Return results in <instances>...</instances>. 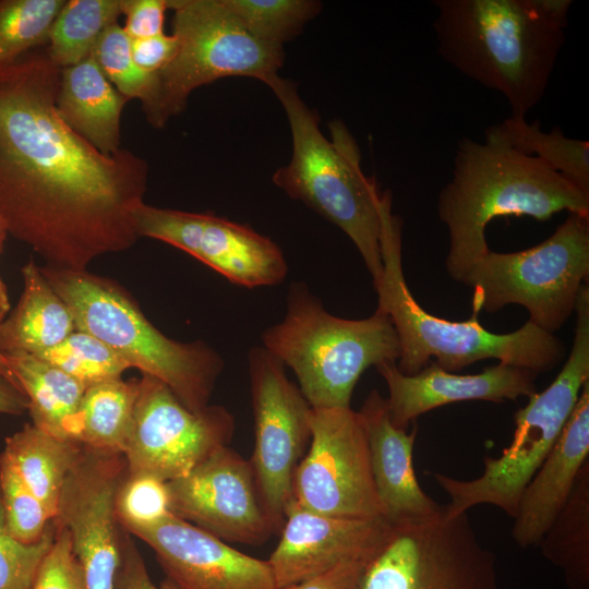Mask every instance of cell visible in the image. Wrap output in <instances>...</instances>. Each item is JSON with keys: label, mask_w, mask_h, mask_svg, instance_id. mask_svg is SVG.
I'll list each match as a JSON object with an SVG mask.
<instances>
[{"label": "cell", "mask_w": 589, "mask_h": 589, "mask_svg": "<svg viewBox=\"0 0 589 589\" xmlns=\"http://www.w3.org/2000/svg\"><path fill=\"white\" fill-rule=\"evenodd\" d=\"M60 74L45 48L0 67V215L46 266L84 271L139 239L148 165L127 148L100 153L62 121Z\"/></svg>", "instance_id": "cell-1"}, {"label": "cell", "mask_w": 589, "mask_h": 589, "mask_svg": "<svg viewBox=\"0 0 589 589\" xmlns=\"http://www.w3.org/2000/svg\"><path fill=\"white\" fill-rule=\"evenodd\" d=\"M570 0H434L437 53L500 93L510 117L542 99L565 40Z\"/></svg>", "instance_id": "cell-2"}, {"label": "cell", "mask_w": 589, "mask_h": 589, "mask_svg": "<svg viewBox=\"0 0 589 589\" xmlns=\"http://www.w3.org/2000/svg\"><path fill=\"white\" fill-rule=\"evenodd\" d=\"M589 216V196L539 158L494 142H458L450 180L441 190L437 214L449 235L448 275L461 281L490 249L494 218L528 216L543 221L558 212Z\"/></svg>", "instance_id": "cell-3"}, {"label": "cell", "mask_w": 589, "mask_h": 589, "mask_svg": "<svg viewBox=\"0 0 589 589\" xmlns=\"http://www.w3.org/2000/svg\"><path fill=\"white\" fill-rule=\"evenodd\" d=\"M381 257L383 271L373 284L377 309L385 312L398 337L397 369L413 375L431 361L448 372L459 371L484 359L527 369L536 374L553 370L564 358L563 341L531 322L507 334H495L478 321H449L429 313L412 296L401 261V219L393 213L389 191L381 194Z\"/></svg>", "instance_id": "cell-4"}, {"label": "cell", "mask_w": 589, "mask_h": 589, "mask_svg": "<svg viewBox=\"0 0 589 589\" xmlns=\"http://www.w3.org/2000/svg\"><path fill=\"white\" fill-rule=\"evenodd\" d=\"M267 86L284 107L292 141L289 163L274 172L272 181L341 229L376 283L383 271L381 192L361 169L354 139L344 123L334 121L328 140L320 130L316 112L301 99L293 82L277 75Z\"/></svg>", "instance_id": "cell-5"}, {"label": "cell", "mask_w": 589, "mask_h": 589, "mask_svg": "<svg viewBox=\"0 0 589 589\" xmlns=\"http://www.w3.org/2000/svg\"><path fill=\"white\" fill-rule=\"evenodd\" d=\"M69 306L77 330L119 353L142 374L166 384L192 411L208 406L224 370L221 356L202 340L181 342L164 335L115 281L84 271L40 267Z\"/></svg>", "instance_id": "cell-6"}, {"label": "cell", "mask_w": 589, "mask_h": 589, "mask_svg": "<svg viewBox=\"0 0 589 589\" xmlns=\"http://www.w3.org/2000/svg\"><path fill=\"white\" fill-rule=\"evenodd\" d=\"M262 346L293 371L311 408L350 407L361 374L400 354L385 312L376 308L361 320L335 316L303 283L289 287L286 314L263 332Z\"/></svg>", "instance_id": "cell-7"}, {"label": "cell", "mask_w": 589, "mask_h": 589, "mask_svg": "<svg viewBox=\"0 0 589 589\" xmlns=\"http://www.w3.org/2000/svg\"><path fill=\"white\" fill-rule=\"evenodd\" d=\"M574 311L575 334L567 361L554 381L514 414L510 445L496 458L486 456L483 473L476 479L431 472L449 496L445 515L454 517L480 504L496 506L513 518L517 515L527 484L557 441L589 380V300L578 299Z\"/></svg>", "instance_id": "cell-8"}, {"label": "cell", "mask_w": 589, "mask_h": 589, "mask_svg": "<svg viewBox=\"0 0 589 589\" xmlns=\"http://www.w3.org/2000/svg\"><path fill=\"white\" fill-rule=\"evenodd\" d=\"M589 277V216L568 213L541 243L517 252L489 250L460 283L473 289L472 311L519 304L529 322L554 334L574 312Z\"/></svg>", "instance_id": "cell-9"}, {"label": "cell", "mask_w": 589, "mask_h": 589, "mask_svg": "<svg viewBox=\"0 0 589 589\" xmlns=\"http://www.w3.org/2000/svg\"><path fill=\"white\" fill-rule=\"evenodd\" d=\"M177 40L170 62L157 73L154 98L143 111L153 128L161 129L182 112L191 93L229 76L267 83L278 75L283 46L254 38L221 0H169Z\"/></svg>", "instance_id": "cell-10"}, {"label": "cell", "mask_w": 589, "mask_h": 589, "mask_svg": "<svg viewBox=\"0 0 589 589\" xmlns=\"http://www.w3.org/2000/svg\"><path fill=\"white\" fill-rule=\"evenodd\" d=\"M361 589H501L496 557L467 512L393 525L364 568Z\"/></svg>", "instance_id": "cell-11"}, {"label": "cell", "mask_w": 589, "mask_h": 589, "mask_svg": "<svg viewBox=\"0 0 589 589\" xmlns=\"http://www.w3.org/2000/svg\"><path fill=\"white\" fill-rule=\"evenodd\" d=\"M309 449L292 479V501L327 516L384 518L358 411L312 408Z\"/></svg>", "instance_id": "cell-12"}, {"label": "cell", "mask_w": 589, "mask_h": 589, "mask_svg": "<svg viewBox=\"0 0 589 589\" xmlns=\"http://www.w3.org/2000/svg\"><path fill=\"white\" fill-rule=\"evenodd\" d=\"M255 445L251 461L263 506L283 528L294 470L311 438V406L285 365L263 346L248 353Z\"/></svg>", "instance_id": "cell-13"}, {"label": "cell", "mask_w": 589, "mask_h": 589, "mask_svg": "<svg viewBox=\"0 0 589 589\" xmlns=\"http://www.w3.org/2000/svg\"><path fill=\"white\" fill-rule=\"evenodd\" d=\"M236 429L224 406L200 411L185 407L161 381L142 374L132 431L123 453L127 473L168 482L189 473L214 452L228 446Z\"/></svg>", "instance_id": "cell-14"}, {"label": "cell", "mask_w": 589, "mask_h": 589, "mask_svg": "<svg viewBox=\"0 0 589 589\" xmlns=\"http://www.w3.org/2000/svg\"><path fill=\"white\" fill-rule=\"evenodd\" d=\"M136 233L166 242L203 262L230 283L280 284L288 273L281 249L251 227L207 213L160 208L142 202L133 212Z\"/></svg>", "instance_id": "cell-15"}, {"label": "cell", "mask_w": 589, "mask_h": 589, "mask_svg": "<svg viewBox=\"0 0 589 589\" xmlns=\"http://www.w3.org/2000/svg\"><path fill=\"white\" fill-rule=\"evenodd\" d=\"M125 474L123 454L83 446L61 489L52 520L69 531L87 589H113L122 532L116 496Z\"/></svg>", "instance_id": "cell-16"}, {"label": "cell", "mask_w": 589, "mask_h": 589, "mask_svg": "<svg viewBox=\"0 0 589 589\" xmlns=\"http://www.w3.org/2000/svg\"><path fill=\"white\" fill-rule=\"evenodd\" d=\"M172 515L225 542L261 544L275 528L250 460L225 446L167 482Z\"/></svg>", "instance_id": "cell-17"}, {"label": "cell", "mask_w": 589, "mask_h": 589, "mask_svg": "<svg viewBox=\"0 0 589 589\" xmlns=\"http://www.w3.org/2000/svg\"><path fill=\"white\" fill-rule=\"evenodd\" d=\"M393 530L385 518L356 519L318 514L292 500L285 510L280 540L267 558L277 589L348 562L369 563Z\"/></svg>", "instance_id": "cell-18"}, {"label": "cell", "mask_w": 589, "mask_h": 589, "mask_svg": "<svg viewBox=\"0 0 589 589\" xmlns=\"http://www.w3.org/2000/svg\"><path fill=\"white\" fill-rule=\"evenodd\" d=\"M125 530L154 551L175 589H277L267 560L244 554L172 514Z\"/></svg>", "instance_id": "cell-19"}, {"label": "cell", "mask_w": 589, "mask_h": 589, "mask_svg": "<svg viewBox=\"0 0 589 589\" xmlns=\"http://www.w3.org/2000/svg\"><path fill=\"white\" fill-rule=\"evenodd\" d=\"M384 378L392 423L407 430L419 416L452 402L485 400L502 402L537 393L534 372L504 363L478 374L459 375L431 361L413 375L402 374L395 361L376 365Z\"/></svg>", "instance_id": "cell-20"}, {"label": "cell", "mask_w": 589, "mask_h": 589, "mask_svg": "<svg viewBox=\"0 0 589 589\" xmlns=\"http://www.w3.org/2000/svg\"><path fill=\"white\" fill-rule=\"evenodd\" d=\"M365 431L370 466L382 507L390 525L422 521L442 510L421 489L414 474L412 450L417 435L396 428L387 399L372 389L358 411Z\"/></svg>", "instance_id": "cell-21"}, {"label": "cell", "mask_w": 589, "mask_h": 589, "mask_svg": "<svg viewBox=\"0 0 589 589\" xmlns=\"http://www.w3.org/2000/svg\"><path fill=\"white\" fill-rule=\"evenodd\" d=\"M588 460L589 380L584 384L557 441L520 497L512 529L515 543L524 549L538 546Z\"/></svg>", "instance_id": "cell-22"}, {"label": "cell", "mask_w": 589, "mask_h": 589, "mask_svg": "<svg viewBox=\"0 0 589 589\" xmlns=\"http://www.w3.org/2000/svg\"><path fill=\"white\" fill-rule=\"evenodd\" d=\"M129 100L92 57L61 69L56 108L62 121L105 155L121 147V115Z\"/></svg>", "instance_id": "cell-23"}, {"label": "cell", "mask_w": 589, "mask_h": 589, "mask_svg": "<svg viewBox=\"0 0 589 589\" xmlns=\"http://www.w3.org/2000/svg\"><path fill=\"white\" fill-rule=\"evenodd\" d=\"M22 276L20 300L0 323V350L4 356L38 357L72 334L75 323L69 306L34 261L23 266Z\"/></svg>", "instance_id": "cell-24"}, {"label": "cell", "mask_w": 589, "mask_h": 589, "mask_svg": "<svg viewBox=\"0 0 589 589\" xmlns=\"http://www.w3.org/2000/svg\"><path fill=\"white\" fill-rule=\"evenodd\" d=\"M5 357L27 399L32 424L57 437L74 441L75 419L87 387L38 357Z\"/></svg>", "instance_id": "cell-25"}, {"label": "cell", "mask_w": 589, "mask_h": 589, "mask_svg": "<svg viewBox=\"0 0 589 589\" xmlns=\"http://www.w3.org/2000/svg\"><path fill=\"white\" fill-rule=\"evenodd\" d=\"M82 450L83 445L75 441L25 424L5 438L0 456L13 467L53 519L63 483Z\"/></svg>", "instance_id": "cell-26"}, {"label": "cell", "mask_w": 589, "mask_h": 589, "mask_svg": "<svg viewBox=\"0 0 589 589\" xmlns=\"http://www.w3.org/2000/svg\"><path fill=\"white\" fill-rule=\"evenodd\" d=\"M137 394L139 380L120 377L87 387L75 419L74 441L88 448L123 454Z\"/></svg>", "instance_id": "cell-27"}, {"label": "cell", "mask_w": 589, "mask_h": 589, "mask_svg": "<svg viewBox=\"0 0 589 589\" xmlns=\"http://www.w3.org/2000/svg\"><path fill=\"white\" fill-rule=\"evenodd\" d=\"M538 546L569 589H589V460Z\"/></svg>", "instance_id": "cell-28"}, {"label": "cell", "mask_w": 589, "mask_h": 589, "mask_svg": "<svg viewBox=\"0 0 589 589\" xmlns=\"http://www.w3.org/2000/svg\"><path fill=\"white\" fill-rule=\"evenodd\" d=\"M484 141L539 158L589 196L588 141L567 137L560 127L545 132L538 121L529 123L516 117L488 127Z\"/></svg>", "instance_id": "cell-29"}, {"label": "cell", "mask_w": 589, "mask_h": 589, "mask_svg": "<svg viewBox=\"0 0 589 589\" xmlns=\"http://www.w3.org/2000/svg\"><path fill=\"white\" fill-rule=\"evenodd\" d=\"M122 15V0H65L44 47L60 69L91 56L100 35Z\"/></svg>", "instance_id": "cell-30"}, {"label": "cell", "mask_w": 589, "mask_h": 589, "mask_svg": "<svg viewBox=\"0 0 589 589\" xmlns=\"http://www.w3.org/2000/svg\"><path fill=\"white\" fill-rule=\"evenodd\" d=\"M254 38L283 46L300 34L321 10L314 0H221Z\"/></svg>", "instance_id": "cell-31"}, {"label": "cell", "mask_w": 589, "mask_h": 589, "mask_svg": "<svg viewBox=\"0 0 589 589\" xmlns=\"http://www.w3.org/2000/svg\"><path fill=\"white\" fill-rule=\"evenodd\" d=\"M65 0H0V67L47 45Z\"/></svg>", "instance_id": "cell-32"}, {"label": "cell", "mask_w": 589, "mask_h": 589, "mask_svg": "<svg viewBox=\"0 0 589 589\" xmlns=\"http://www.w3.org/2000/svg\"><path fill=\"white\" fill-rule=\"evenodd\" d=\"M38 358L59 368L86 387L120 378L130 369L128 362L113 349L77 329Z\"/></svg>", "instance_id": "cell-33"}, {"label": "cell", "mask_w": 589, "mask_h": 589, "mask_svg": "<svg viewBox=\"0 0 589 589\" xmlns=\"http://www.w3.org/2000/svg\"><path fill=\"white\" fill-rule=\"evenodd\" d=\"M132 39L122 25H110L98 38L91 56L105 76L128 100L136 98L145 111L153 101L157 74L142 71L132 57Z\"/></svg>", "instance_id": "cell-34"}, {"label": "cell", "mask_w": 589, "mask_h": 589, "mask_svg": "<svg viewBox=\"0 0 589 589\" xmlns=\"http://www.w3.org/2000/svg\"><path fill=\"white\" fill-rule=\"evenodd\" d=\"M0 498L10 534L23 543L37 542L52 519L44 504L1 456Z\"/></svg>", "instance_id": "cell-35"}, {"label": "cell", "mask_w": 589, "mask_h": 589, "mask_svg": "<svg viewBox=\"0 0 589 589\" xmlns=\"http://www.w3.org/2000/svg\"><path fill=\"white\" fill-rule=\"evenodd\" d=\"M116 514L124 529L155 524L171 515L167 482L127 473L117 492Z\"/></svg>", "instance_id": "cell-36"}, {"label": "cell", "mask_w": 589, "mask_h": 589, "mask_svg": "<svg viewBox=\"0 0 589 589\" xmlns=\"http://www.w3.org/2000/svg\"><path fill=\"white\" fill-rule=\"evenodd\" d=\"M56 526L49 524L35 543L13 538L5 525L0 498V589H32L37 568L53 542Z\"/></svg>", "instance_id": "cell-37"}, {"label": "cell", "mask_w": 589, "mask_h": 589, "mask_svg": "<svg viewBox=\"0 0 589 589\" xmlns=\"http://www.w3.org/2000/svg\"><path fill=\"white\" fill-rule=\"evenodd\" d=\"M55 526L53 542L37 568L32 589H87L69 531L56 522Z\"/></svg>", "instance_id": "cell-38"}, {"label": "cell", "mask_w": 589, "mask_h": 589, "mask_svg": "<svg viewBox=\"0 0 589 589\" xmlns=\"http://www.w3.org/2000/svg\"><path fill=\"white\" fill-rule=\"evenodd\" d=\"M168 10L169 0H122V27L131 39L163 34Z\"/></svg>", "instance_id": "cell-39"}, {"label": "cell", "mask_w": 589, "mask_h": 589, "mask_svg": "<svg viewBox=\"0 0 589 589\" xmlns=\"http://www.w3.org/2000/svg\"><path fill=\"white\" fill-rule=\"evenodd\" d=\"M113 589H175L166 579L160 585L153 582L144 558L132 540V534L123 527L121 532V561L115 578Z\"/></svg>", "instance_id": "cell-40"}, {"label": "cell", "mask_w": 589, "mask_h": 589, "mask_svg": "<svg viewBox=\"0 0 589 589\" xmlns=\"http://www.w3.org/2000/svg\"><path fill=\"white\" fill-rule=\"evenodd\" d=\"M132 57L135 64L144 72L157 74L172 59L177 40L165 33L140 39H132Z\"/></svg>", "instance_id": "cell-41"}, {"label": "cell", "mask_w": 589, "mask_h": 589, "mask_svg": "<svg viewBox=\"0 0 589 589\" xmlns=\"http://www.w3.org/2000/svg\"><path fill=\"white\" fill-rule=\"evenodd\" d=\"M368 563L348 562L317 576L283 589H361V579Z\"/></svg>", "instance_id": "cell-42"}, {"label": "cell", "mask_w": 589, "mask_h": 589, "mask_svg": "<svg viewBox=\"0 0 589 589\" xmlns=\"http://www.w3.org/2000/svg\"><path fill=\"white\" fill-rule=\"evenodd\" d=\"M27 410V399L22 390L0 375V413L21 414Z\"/></svg>", "instance_id": "cell-43"}, {"label": "cell", "mask_w": 589, "mask_h": 589, "mask_svg": "<svg viewBox=\"0 0 589 589\" xmlns=\"http://www.w3.org/2000/svg\"><path fill=\"white\" fill-rule=\"evenodd\" d=\"M3 320H4V317L0 316V323ZM0 375L3 376L4 378H7L12 384H14L20 389V387L17 386V384H16V382H15L13 375H12V372L10 370V366H9V363H8V360H7V357L2 353L1 350H0Z\"/></svg>", "instance_id": "cell-44"}, {"label": "cell", "mask_w": 589, "mask_h": 589, "mask_svg": "<svg viewBox=\"0 0 589 589\" xmlns=\"http://www.w3.org/2000/svg\"><path fill=\"white\" fill-rule=\"evenodd\" d=\"M10 311V302L4 284L0 279V316L5 317Z\"/></svg>", "instance_id": "cell-45"}, {"label": "cell", "mask_w": 589, "mask_h": 589, "mask_svg": "<svg viewBox=\"0 0 589 589\" xmlns=\"http://www.w3.org/2000/svg\"><path fill=\"white\" fill-rule=\"evenodd\" d=\"M9 235L4 220L0 215V253L2 252L7 236Z\"/></svg>", "instance_id": "cell-46"}]
</instances>
